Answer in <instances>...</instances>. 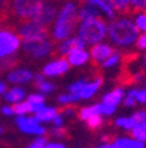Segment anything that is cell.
<instances>
[{
	"mask_svg": "<svg viewBox=\"0 0 146 148\" xmlns=\"http://www.w3.org/2000/svg\"><path fill=\"white\" fill-rule=\"evenodd\" d=\"M120 61V54L117 52H115L113 54H111L109 57H107L103 61V68H113L115 65H117Z\"/></svg>",
	"mask_w": 146,
	"mask_h": 148,
	"instance_id": "obj_33",
	"label": "cell"
},
{
	"mask_svg": "<svg viewBox=\"0 0 146 148\" xmlns=\"http://www.w3.org/2000/svg\"><path fill=\"white\" fill-rule=\"evenodd\" d=\"M52 124L53 127H65V119H63V115L59 112L54 119L52 120Z\"/></svg>",
	"mask_w": 146,
	"mask_h": 148,
	"instance_id": "obj_42",
	"label": "cell"
},
{
	"mask_svg": "<svg viewBox=\"0 0 146 148\" xmlns=\"http://www.w3.org/2000/svg\"><path fill=\"white\" fill-rule=\"evenodd\" d=\"M107 34V25L100 17L84 20L79 28V36L86 44H97Z\"/></svg>",
	"mask_w": 146,
	"mask_h": 148,
	"instance_id": "obj_3",
	"label": "cell"
},
{
	"mask_svg": "<svg viewBox=\"0 0 146 148\" xmlns=\"http://www.w3.org/2000/svg\"><path fill=\"white\" fill-rule=\"evenodd\" d=\"M130 116H132V119L136 122V124H142L146 120V110H142V108H141V110L134 111Z\"/></svg>",
	"mask_w": 146,
	"mask_h": 148,
	"instance_id": "obj_36",
	"label": "cell"
},
{
	"mask_svg": "<svg viewBox=\"0 0 146 148\" xmlns=\"http://www.w3.org/2000/svg\"><path fill=\"white\" fill-rule=\"evenodd\" d=\"M57 5L50 3H43V5L37 12V15L32 18V21H36L38 24L45 25V27H50V24L54 21L55 16H57Z\"/></svg>",
	"mask_w": 146,
	"mask_h": 148,
	"instance_id": "obj_9",
	"label": "cell"
},
{
	"mask_svg": "<svg viewBox=\"0 0 146 148\" xmlns=\"http://www.w3.org/2000/svg\"><path fill=\"white\" fill-rule=\"evenodd\" d=\"M86 83H87V79H79V81H76V82L71 83L70 86H69V92L78 95V94L80 92V90L84 87Z\"/></svg>",
	"mask_w": 146,
	"mask_h": 148,
	"instance_id": "obj_35",
	"label": "cell"
},
{
	"mask_svg": "<svg viewBox=\"0 0 146 148\" xmlns=\"http://www.w3.org/2000/svg\"><path fill=\"white\" fill-rule=\"evenodd\" d=\"M145 87H146V79H145Z\"/></svg>",
	"mask_w": 146,
	"mask_h": 148,
	"instance_id": "obj_51",
	"label": "cell"
},
{
	"mask_svg": "<svg viewBox=\"0 0 146 148\" xmlns=\"http://www.w3.org/2000/svg\"><path fill=\"white\" fill-rule=\"evenodd\" d=\"M116 50L112 49L109 45L107 44H95L90 50V54L92 57V64H99L100 61H104L107 57H109L111 54H113Z\"/></svg>",
	"mask_w": 146,
	"mask_h": 148,
	"instance_id": "obj_12",
	"label": "cell"
},
{
	"mask_svg": "<svg viewBox=\"0 0 146 148\" xmlns=\"http://www.w3.org/2000/svg\"><path fill=\"white\" fill-rule=\"evenodd\" d=\"M3 132H4V130H3V127L0 126V134H3Z\"/></svg>",
	"mask_w": 146,
	"mask_h": 148,
	"instance_id": "obj_48",
	"label": "cell"
},
{
	"mask_svg": "<svg viewBox=\"0 0 146 148\" xmlns=\"http://www.w3.org/2000/svg\"><path fill=\"white\" fill-rule=\"evenodd\" d=\"M16 124H17L18 130L21 132L26 134V135H32V136H45L46 134V128L43 127V124L38 123L33 116H16L15 119Z\"/></svg>",
	"mask_w": 146,
	"mask_h": 148,
	"instance_id": "obj_8",
	"label": "cell"
},
{
	"mask_svg": "<svg viewBox=\"0 0 146 148\" xmlns=\"http://www.w3.org/2000/svg\"><path fill=\"white\" fill-rule=\"evenodd\" d=\"M136 101H137V103L146 105V87L136 90Z\"/></svg>",
	"mask_w": 146,
	"mask_h": 148,
	"instance_id": "obj_39",
	"label": "cell"
},
{
	"mask_svg": "<svg viewBox=\"0 0 146 148\" xmlns=\"http://www.w3.org/2000/svg\"><path fill=\"white\" fill-rule=\"evenodd\" d=\"M101 85H103V78L101 77L95 78V79L91 81V82L87 81V83L84 85V87H83V89L80 90V92L78 94L79 99H91L92 97L96 94L97 90L101 87Z\"/></svg>",
	"mask_w": 146,
	"mask_h": 148,
	"instance_id": "obj_13",
	"label": "cell"
},
{
	"mask_svg": "<svg viewBox=\"0 0 146 148\" xmlns=\"http://www.w3.org/2000/svg\"><path fill=\"white\" fill-rule=\"evenodd\" d=\"M33 73L25 69H16V70L11 71L8 74V82L13 83V85H22L29 81L33 79Z\"/></svg>",
	"mask_w": 146,
	"mask_h": 148,
	"instance_id": "obj_14",
	"label": "cell"
},
{
	"mask_svg": "<svg viewBox=\"0 0 146 148\" xmlns=\"http://www.w3.org/2000/svg\"><path fill=\"white\" fill-rule=\"evenodd\" d=\"M96 148H115V147H113L112 143H104V144H100L99 147H96Z\"/></svg>",
	"mask_w": 146,
	"mask_h": 148,
	"instance_id": "obj_47",
	"label": "cell"
},
{
	"mask_svg": "<svg viewBox=\"0 0 146 148\" xmlns=\"http://www.w3.org/2000/svg\"><path fill=\"white\" fill-rule=\"evenodd\" d=\"M115 148H143L145 143H141L130 136H120L112 142Z\"/></svg>",
	"mask_w": 146,
	"mask_h": 148,
	"instance_id": "obj_17",
	"label": "cell"
},
{
	"mask_svg": "<svg viewBox=\"0 0 146 148\" xmlns=\"http://www.w3.org/2000/svg\"><path fill=\"white\" fill-rule=\"evenodd\" d=\"M69 69H70V64L67 62V60L59 58L45 65L42 69V75L43 77H58V75L65 74Z\"/></svg>",
	"mask_w": 146,
	"mask_h": 148,
	"instance_id": "obj_10",
	"label": "cell"
},
{
	"mask_svg": "<svg viewBox=\"0 0 146 148\" xmlns=\"http://www.w3.org/2000/svg\"><path fill=\"white\" fill-rule=\"evenodd\" d=\"M107 3L112 7L113 11H117L121 15H128V13H133L134 9L132 8L129 0H105Z\"/></svg>",
	"mask_w": 146,
	"mask_h": 148,
	"instance_id": "obj_20",
	"label": "cell"
},
{
	"mask_svg": "<svg viewBox=\"0 0 146 148\" xmlns=\"http://www.w3.org/2000/svg\"><path fill=\"white\" fill-rule=\"evenodd\" d=\"M142 126H143V128L146 130V120H145V122H143V123H142Z\"/></svg>",
	"mask_w": 146,
	"mask_h": 148,
	"instance_id": "obj_49",
	"label": "cell"
},
{
	"mask_svg": "<svg viewBox=\"0 0 146 148\" xmlns=\"http://www.w3.org/2000/svg\"><path fill=\"white\" fill-rule=\"evenodd\" d=\"M21 38L11 31H0V60L12 57L20 48Z\"/></svg>",
	"mask_w": 146,
	"mask_h": 148,
	"instance_id": "obj_6",
	"label": "cell"
},
{
	"mask_svg": "<svg viewBox=\"0 0 146 148\" xmlns=\"http://www.w3.org/2000/svg\"><path fill=\"white\" fill-rule=\"evenodd\" d=\"M136 45H137L138 49L146 50V33H142L138 36L137 41H136Z\"/></svg>",
	"mask_w": 146,
	"mask_h": 148,
	"instance_id": "obj_40",
	"label": "cell"
},
{
	"mask_svg": "<svg viewBox=\"0 0 146 148\" xmlns=\"http://www.w3.org/2000/svg\"><path fill=\"white\" fill-rule=\"evenodd\" d=\"M107 33L115 45L124 46V48L136 44L140 36V31L137 29L134 21L129 18H119L112 21L107 27Z\"/></svg>",
	"mask_w": 146,
	"mask_h": 148,
	"instance_id": "obj_1",
	"label": "cell"
},
{
	"mask_svg": "<svg viewBox=\"0 0 146 148\" xmlns=\"http://www.w3.org/2000/svg\"><path fill=\"white\" fill-rule=\"evenodd\" d=\"M92 17H99V11L95 5H86L82 8L79 13V18H82L83 21L84 20H88V18H92Z\"/></svg>",
	"mask_w": 146,
	"mask_h": 148,
	"instance_id": "obj_25",
	"label": "cell"
},
{
	"mask_svg": "<svg viewBox=\"0 0 146 148\" xmlns=\"http://www.w3.org/2000/svg\"><path fill=\"white\" fill-rule=\"evenodd\" d=\"M36 86L41 94H49V92H52L55 90V85L52 82H49V81H42L40 83H36Z\"/></svg>",
	"mask_w": 146,
	"mask_h": 148,
	"instance_id": "obj_30",
	"label": "cell"
},
{
	"mask_svg": "<svg viewBox=\"0 0 146 148\" xmlns=\"http://www.w3.org/2000/svg\"><path fill=\"white\" fill-rule=\"evenodd\" d=\"M129 132H130V138L136 139L141 143H146V130L143 128L142 124H136Z\"/></svg>",
	"mask_w": 146,
	"mask_h": 148,
	"instance_id": "obj_26",
	"label": "cell"
},
{
	"mask_svg": "<svg viewBox=\"0 0 146 148\" xmlns=\"http://www.w3.org/2000/svg\"><path fill=\"white\" fill-rule=\"evenodd\" d=\"M18 37L22 40V42L28 41H40L46 40L49 37V27L42 24H38L36 21H26L18 29Z\"/></svg>",
	"mask_w": 146,
	"mask_h": 148,
	"instance_id": "obj_5",
	"label": "cell"
},
{
	"mask_svg": "<svg viewBox=\"0 0 146 148\" xmlns=\"http://www.w3.org/2000/svg\"><path fill=\"white\" fill-rule=\"evenodd\" d=\"M50 134H52L54 138H62V136L66 134V130H65V127H53V128L50 130Z\"/></svg>",
	"mask_w": 146,
	"mask_h": 148,
	"instance_id": "obj_41",
	"label": "cell"
},
{
	"mask_svg": "<svg viewBox=\"0 0 146 148\" xmlns=\"http://www.w3.org/2000/svg\"><path fill=\"white\" fill-rule=\"evenodd\" d=\"M43 5V0H13L11 5V13L18 21L26 23L37 15Z\"/></svg>",
	"mask_w": 146,
	"mask_h": 148,
	"instance_id": "obj_4",
	"label": "cell"
},
{
	"mask_svg": "<svg viewBox=\"0 0 146 148\" xmlns=\"http://www.w3.org/2000/svg\"><path fill=\"white\" fill-rule=\"evenodd\" d=\"M58 103L62 106H71L74 103H76L78 101H80L79 97L75 95V94H71V92H65V94H61V95L57 98Z\"/></svg>",
	"mask_w": 146,
	"mask_h": 148,
	"instance_id": "obj_27",
	"label": "cell"
},
{
	"mask_svg": "<svg viewBox=\"0 0 146 148\" xmlns=\"http://www.w3.org/2000/svg\"><path fill=\"white\" fill-rule=\"evenodd\" d=\"M136 90L137 89H130L126 94L124 95V99H122V105L125 106V107H134V106L137 105V101H136Z\"/></svg>",
	"mask_w": 146,
	"mask_h": 148,
	"instance_id": "obj_28",
	"label": "cell"
},
{
	"mask_svg": "<svg viewBox=\"0 0 146 148\" xmlns=\"http://www.w3.org/2000/svg\"><path fill=\"white\" fill-rule=\"evenodd\" d=\"M103 116H100V115H94V116H91L90 119L86 120V123L88 124V127L91 130H96V128H100L101 126H103Z\"/></svg>",
	"mask_w": 146,
	"mask_h": 148,
	"instance_id": "obj_32",
	"label": "cell"
},
{
	"mask_svg": "<svg viewBox=\"0 0 146 148\" xmlns=\"http://www.w3.org/2000/svg\"><path fill=\"white\" fill-rule=\"evenodd\" d=\"M45 148H67V147L59 142H48L45 145Z\"/></svg>",
	"mask_w": 146,
	"mask_h": 148,
	"instance_id": "obj_45",
	"label": "cell"
},
{
	"mask_svg": "<svg viewBox=\"0 0 146 148\" xmlns=\"http://www.w3.org/2000/svg\"><path fill=\"white\" fill-rule=\"evenodd\" d=\"M94 115H99V111H97V105H91V106H86V107H82L79 111H78V116H79L80 120L86 122L87 119H90Z\"/></svg>",
	"mask_w": 146,
	"mask_h": 148,
	"instance_id": "obj_22",
	"label": "cell"
},
{
	"mask_svg": "<svg viewBox=\"0 0 146 148\" xmlns=\"http://www.w3.org/2000/svg\"><path fill=\"white\" fill-rule=\"evenodd\" d=\"M90 4H92V5H95V7H99V8L103 11V12H105L107 13V16L108 17H111V18H113L115 17V11L112 9V7L109 5V4L107 3L105 0H87Z\"/></svg>",
	"mask_w": 146,
	"mask_h": 148,
	"instance_id": "obj_24",
	"label": "cell"
},
{
	"mask_svg": "<svg viewBox=\"0 0 146 148\" xmlns=\"http://www.w3.org/2000/svg\"><path fill=\"white\" fill-rule=\"evenodd\" d=\"M7 90H8V89H7L5 82H3V81H0V95H4Z\"/></svg>",
	"mask_w": 146,
	"mask_h": 148,
	"instance_id": "obj_46",
	"label": "cell"
},
{
	"mask_svg": "<svg viewBox=\"0 0 146 148\" xmlns=\"http://www.w3.org/2000/svg\"><path fill=\"white\" fill-rule=\"evenodd\" d=\"M12 108H13V112H15L16 116H25V115L32 114V105L28 101L15 103L12 106Z\"/></svg>",
	"mask_w": 146,
	"mask_h": 148,
	"instance_id": "obj_21",
	"label": "cell"
},
{
	"mask_svg": "<svg viewBox=\"0 0 146 148\" xmlns=\"http://www.w3.org/2000/svg\"><path fill=\"white\" fill-rule=\"evenodd\" d=\"M78 20H79V16H78L76 5L74 3H66L62 7L61 12L57 17L54 31H53V37L57 41L69 38L71 33L75 31Z\"/></svg>",
	"mask_w": 146,
	"mask_h": 148,
	"instance_id": "obj_2",
	"label": "cell"
},
{
	"mask_svg": "<svg viewBox=\"0 0 146 148\" xmlns=\"http://www.w3.org/2000/svg\"><path fill=\"white\" fill-rule=\"evenodd\" d=\"M143 61H145V65H146V54H145V57H143Z\"/></svg>",
	"mask_w": 146,
	"mask_h": 148,
	"instance_id": "obj_50",
	"label": "cell"
},
{
	"mask_svg": "<svg viewBox=\"0 0 146 148\" xmlns=\"http://www.w3.org/2000/svg\"><path fill=\"white\" fill-rule=\"evenodd\" d=\"M62 114L65 116H74L75 115V108L73 106H65V108L62 110Z\"/></svg>",
	"mask_w": 146,
	"mask_h": 148,
	"instance_id": "obj_44",
	"label": "cell"
},
{
	"mask_svg": "<svg viewBox=\"0 0 146 148\" xmlns=\"http://www.w3.org/2000/svg\"><path fill=\"white\" fill-rule=\"evenodd\" d=\"M143 148H146V145H145V147H143Z\"/></svg>",
	"mask_w": 146,
	"mask_h": 148,
	"instance_id": "obj_52",
	"label": "cell"
},
{
	"mask_svg": "<svg viewBox=\"0 0 146 148\" xmlns=\"http://www.w3.org/2000/svg\"><path fill=\"white\" fill-rule=\"evenodd\" d=\"M1 114L4 115V116H13L15 115V112H13V108L12 106H3L1 107Z\"/></svg>",
	"mask_w": 146,
	"mask_h": 148,
	"instance_id": "obj_43",
	"label": "cell"
},
{
	"mask_svg": "<svg viewBox=\"0 0 146 148\" xmlns=\"http://www.w3.org/2000/svg\"><path fill=\"white\" fill-rule=\"evenodd\" d=\"M97 105V111H99V115L100 116H111V115L115 114L116 111V107L115 106H109V105H105V103H103V102H100V103H96Z\"/></svg>",
	"mask_w": 146,
	"mask_h": 148,
	"instance_id": "obj_29",
	"label": "cell"
},
{
	"mask_svg": "<svg viewBox=\"0 0 146 148\" xmlns=\"http://www.w3.org/2000/svg\"><path fill=\"white\" fill-rule=\"evenodd\" d=\"M22 48H24V53L29 56L31 58H43V57L53 53L54 44L49 38H46V40H40V41L22 42Z\"/></svg>",
	"mask_w": 146,
	"mask_h": 148,
	"instance_id": "obj_7",
	"label": "cell"
},
{
	"mask_svg": "<svg viewBox=\"0 0 146 148\" xmlns=\"http://www.w3.org/2000/svg\"><path fill=\"white\" fill-rule=\"evenodd\" d=\"M4 99L8 103H12V105L18 103V102H22V101H25V90L18 86H15L12 89L7 90L5 94H4Z\"/></svg>",
	"mask_w": 146,
	"mask_h": 148,
	"instance_id": "obj_19",
	"label": "cell"
},
{
	"mask_svg": "<svg viewBox=\"0 0 146 148\" xmlns=\"http://www.w3.org/2000/svg\"><path fill=\"white\" fill-rule=\"evenodd\" d=\"M88 57H90V54L84 49H78V50H74V52L69 53L66 60L73 66H82V65H84L86 62L88 61Z\"/></svg>",
	"mask_w": 146,
	"mask_h": 148,
	"instance_id": "obj_18",
	"label": "cell"
},
{
	"mask_svg": "<svg viewBox=\"0 0 146 148\" xmlns=\"http://www.w3.org/2000/svg\"><path fill=\"white\" fill-rule=\"evenodd\" d=\"M59 114V110L55 107H52V106H45L41 111L36 112L33 115V118L38 122V123L43 124V123H52V120L54 119L57 115Z\"/></svg>",
	"mask_w": 146,
	"mask_h": 148,
	"instance_id": "obj_15",
	"label": "cell"
},
{
	"mask_svg": "<svg viewBox=\"0 0 146 148\" xmlns=\"http://www.w3.org/2000/svg\"><path fill=\"white\" fill-rule=\"evenodd\" d=\"M26 101L31 105H42V103H45V95L41 92H33L31 95H28Z\"/></svg>",
	"mask_w": 146,
	"mask_h": 148,
	"instance_id": "obj_34",
	"label": "cell"
},
{
	"mask_svg": "<svg viewBox=\"0 0 146 148\" xmlns=\"http://www.w3.org/2000/svg\"><path fill=\"white\" fill-rule=\"evenodd\" d=\"M116 127H119L121 130H125V131H130L134 126H136V122L132 119V116H120L115 120Z\"/></svg>",
	"mask_w": 146,
	"mask_h": 148,
	"instance_id": "obj_23",
	"label": "cell"
},
{
	"mask_svg": "<svg viewBox=\"0 0 146 148\" xmlns=\"http://www.w3.org/2000/svg\"><path fill=\"white\" fill-rule=\"evenodd\" d=\"M134 24H136V27L140 32L146 33V12H141L138 15H136Z\"/></svg>",
	"mask_w": 146,
	"mask_h": 148,
	"instance_id": "obj_31",
	"label": "cell"
},
{
	"mask_svg": "<svg viewBox=\"0 0 146 148\" xmlns=\"http://www.w3.org/2000/svg\"><path fill=\"white\" fill-rule=\"evenodd\" d=\"M86 42L80 37H73V38H67L58 49H55L52 53V56H67L69 53L74 52L78 49H84Z\"/></svg>",
	"mask_w": 146,
	"mask_h": 148,
	"instance_id": "obj_11",
	"label": "cell"
},
{
	"mask_svg": "<svg viewBox=\"0 0 146 148\" xmlns=\"http://www.w3.org/2000/svg\"><path fill=\"white\" fill-rule=\"evenodd\" d=\"M46 143H48V140H46L45 136H37L26 148H45Z\"/></svg>",
	"mask_w": 146,
	"mask_h": 148,
	"instance_id": "obj_37",
	"label": "cell"
},
{
	"mask_svg": "<svg viewBox=\"0 0 146 148\" xmlns=\"http://www.w3.org/2000/svg\"><path fill=\"white\" fill-rule=\"evenodd\" d=\"M129 3L134 11H146V0H129Z\"/></svg>",
	"mask_w": 146,
	"mask_h": 148,
	"instance_id": "obj_38",
	"label": "cell"
},
{
	"mask_svg": "<svg viewBox=\"0 0 146 148\" xmlns=\"http://www.w3.org/2000/svg\"><path fill=\"white\" fill-rule=\"evenodd\" d=\"M124 95H125V91L122 87H116V89L111 90L109 92H107L105 95L103 97V103L105 105H109V106H119L120 103L122 102L124 99Z\"/></svg>",
	"mask_w": 146,
	"mask_h": 148,
	"instance_id": "obj_16",
	"label": "cell"
}]
</instances>
